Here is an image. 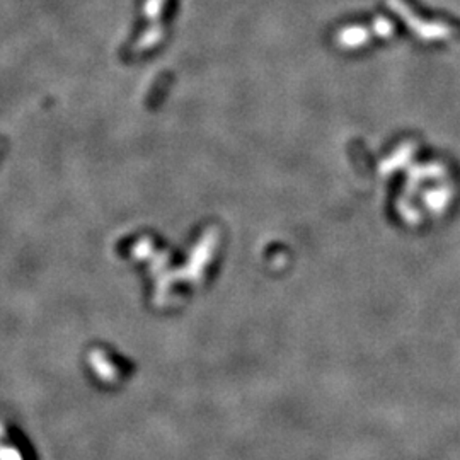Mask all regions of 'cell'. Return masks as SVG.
I'll use <instances>...</instances> for the list:
<instances>
[{
    "label": "cell",
    "instance_id": "obj_1",
    "mask_svg": "<svg viewBox=\"0 0 460 460\" xmlns=\"http://www.w3.org/2000/svg\"><path fill=\"white\" fill-rule=\"evenodd\" d=\"M6 147H7V141H6V138H3V137H0V159H2L3 152H6Z\"/></svg>",
    "mask_w": 460,
    "mask_h": 460
}]
</instances>
